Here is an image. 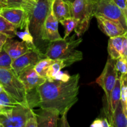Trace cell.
I'll list each match as a JSON object with an SVG mask.
<instances>
[{
    "label": "cell",
    "mask_w": 127,
    "mask_h": 127,
    "mask_svg": "<svg viewBox=\"0 0 127 127\" xmlns=\"http://www.w3.org/2000/svg\"><path fill=\"white\" fill-rule=\"evenodd\" d=\"M18 77L27 91L36 89L47 80V78H42L35 71L34 67L22 71L19 74Z\"/></svg>",
    "instance_id": "obj_13"
},
{
    "label": "cell",
    "mask_w": 127,
    "mask_h": 127,
    "mask_svg": "<svg viewBox=\"0 0 127 127\" xmlns=\"http://www.w3.org/2000/svg\"><path fill=\"white\" fill-rule=\"evenodd\" d=\"M120 98H121V84H120V76H119L117 79L115 86L110 94L109 101L107 104V109L105 113H106L107 117L108 118L107 120L110 125L111 124L112 114L115 111L118 104L120 101Z\"/></svg>",
    "instance_id": "obj_17"
},
{
    "label": "cell",
    "mask_w": 127,
    "mask_h": 127,
    "mask_svg": "<svg viewBox=\"0 0 127 127\" xmlns=\"http://www.w3.org/2000/svg\"><path fill=\"white\" fill-rule=\"evenodd\" d=\"M115 68L121 74H127V60L124 57H120L115 60Z\"/></svg>",
    "instance_id": "obj_28"
},
{
    "label": "cell",
    "mask_w": 127,
    "mask_h": 127,
    "mask_svg": "<svg viewBox=\"0 0 127 127\" xmlns=\"http://www.w3.org/2000/svg\"><path fill=\"white\" fill-rule=\"evenodd\" d=\"M63 1H65V2H69V3H73L74 1V0H63Z\"/></svg>",
    "instance_id": "obj_38"
},
{
    "label": "cell",
    "mask_w": 127,
    "mask_h": 127,
    "mask_svg": "<svg viewBox=\"0 0 127 127\" xmlns=\"http://www.w3.org/2000/svg\"><path fill=\"white\" fill-rule=\"evenodd\" d=\"M51 11L57 21L73 17V5L63 0H52Z\"/></svg>",
    "instance_id": "obj_15"
},
{
    "label": "cell",
    "mask_w": 127,
    "mask_h": 127,
    "mask_svg": "<svg viewBox=\"0 0 127 127\" xmlns=\"http://www.w3.org/2000/svg\"><path fill=\"white\" fill-rule=\"evenodd\" d=\"M35 115L30 105L22 104L11 109L0 110V127H24L27 120Z\"/></svg>",
    "instance_id": "obj_5"
},
{
    "label": "cell",
    "mask_w": 127,
    "mask_h": 127,
    "mask_svg": "<svg viewBox=\"0 0 127 127\" xmlns=\"http://www.w3.org/2000/svg\"><path fill=\"white\" fill-rule=\"evenodd\" d=\"M0 105L2 109H11L22 105V104L17 102L6 92L2 90L0 93Z\"/></svg>",
    "instance_id": "obj_21"
},
{
    "label": "cell",
    "mask_w": 127,
    "mask_h": 127,
    "mask_svg": "<svg viewBox=\"0 0 127 127\" xmlns=\"http://www.w3.org/2000/svg\"><path fill=\"white\" fill-rule=\"evenodd\" d=\"M0 16L20 29H24L29 22L27 13L22 7H1Z\"/></svg>",
    "instance_id": "obj_10"
},
{
    "label": "cell",
    "mask_w": 127,
    "mask_h": 127,
    "mask_svg": "<svg viewBox=\"0 0 127 127\" xmlns=\"http://www.w3.org/2000/svg\"><path fill=\"white\" fill-rule=\"evenodd\" d=\"M94 0H74L73 5V17L78 21L74 32L80 37L88 31L92 17L94 16Z\"/></svg>",
    "instance_id": "obj_6"
},
{
    "label": "cell",
    "mask_w": 127,
    "mask_h": 127,
    "mask_svg": "<svg viewBox=\"0 0 127 127\" xmlns=\"http://www.w3.org/2000/svg\"><path fill=\"white\" fill-rule=\"evenodd\" d=\"M3 49L13 60L32 48L24 41L20 42L13 38H7L3 46Z\"/></svg>",
    "instance_id": "obj_14"
},
{
    "label": "cell",
    "mask_w": 127,
    "mask_h": 127,
    "mask_svg": "<svg viewBox=\"0 0 127 127\" xmlns=\"http://www.w3.org/2000/svg\"><path fill=\"white\" fill-rule=\"evenodd\" d=\"M0 7H6V0H0Z\"/></svg>",
    "instance_id": "obj_37"
},
{
    "label": "cell",
    "mask_w": 127,
    "mask_h": 127,
    "mask_svg": "<svg viewBox=\"0 0 127 127\" xmlns=\"http://www.w3.org/2000/svg\"><path fill=\"white\" fill-rule=\"evenodd\" d=\"M110 126L111 127H127V116L124 112L120 101L113 113Z\"/></svg>",
    "instance_id": "obj_19"
},
{
    "label": "cell",
    "mask_w": 127,
    "mask_h": 127,
    "mask_svg": "<svg viewBox=\"0 0 127 127\" xmlns=\"http://www.w3.org/2000/svg\"><path fill=\"white\" fill-rule=\"evenodd\" d=\"M52 2V0H25L22 7L27 13L29 29L37 48L40 41H42L43 26L51 11Z\"/></svg>",
    "instance_id": "obj_2"
},
{
    "label": "cell",
    "mask_w": 127,
    "mask_h": 127,
    "mask_svg": "<svg viewBox=\"0 0 127 127\" xmlns=\"http://www.w3.org/2000/svg\"><path fill=\"white\" fill-rule=\"evenodd\" d=\"M59 22L62 24V26H64V36L63 37L64 38L69 37V34L71 33L73 30H74L78 24V21L74 17L64 19L60 21Z\"/></svg>",
    "instance_id": "obj_26"
},
{
    "label": "cell",
    "mask_w": 127,
    "mask_h": 127,
    "mask_svg": "<svg viewBox=\"0 0 127 127\" xmlns=\"http://www.w3.org/2000/svg\"><path fill=\"white\" fill-rule=\"evenodd\" d=\"M120 79L121 84L120 102L124 110L127 112V74H121Z\"/></svg>",
    "instance_id": "obj_24"
},
{
    "label": "cell",
    "mask_w": 127,
    "mask_h": 127,
    "mask_svg": "<svg viewBox=\"0 0 127 127\" xmlns=\"http://www.w3.org/2000/svg\"><path fill=\"white\" fill-rule=\"evenodd\" d=\"M38 127H57V121L60 114L54 109H41L39 113H35Z\"/></svg>",
    "instance_id": "obj_16"
},
{
    "label": "cell",
    "mask_w": 127,
    "mask_h": 127,
    "mask_svg": "<svg viewBox=\"0 0 127 127\" xmlns=\"http://www.w3.org/2000/svg\"><path fill=\"white\" fill-rule=\"evenodd\" d=\"M121 57H124L127 60V31L124 33V39L123 41L122 52Z\"/></svg>",
    "instance_id": "obj_34"
},
{
    "label": "cell",
    "mask_w": 127,
    "mask_h": 127,
    "mask_svg": "<svg viewBox=\"0 0 127 127\" xmlns=\"http://www.w3.org/2000/svg\"><path fill=\"white\" fill-rule=\"evenodd\" d=\"M115 63V60L109 57L101 74L96 79L97 84H99L104 91L107 104L109 102L111 92L119 77Z\"/></svg>",
    "instance_id": "obj_8"
},
{
    "label": "cell",
    "mask_w": 127,
    "mask_h": 127,
    "mask_svg": "<svg viewBox=\"0 0 127 127\" xmlns=\"http://www.w3.org/2000/svg\"><path fill=\"white\" fill-rule=\"evenodd\" d=\"M71 76H69L68 73H64L61 71H60L58 73H57L55 74L54 77L53 78L52 81H67L69 79Z\"/></svg>",
    "instance_id": "obj_32"
},
{
    "label": "cell",
    "mask_w": 127,
    "mask_h": 127,
    "mask_svg": "<svg viewBox=\"0 0 127 127\" xmlns=\"http://www.w3.org/2000/svg\"><path fill=\"white\" fill-rule=\"evenodd\" d=\"M100 15L117 22L127 31V20L124 13L113 0L94 1V16Z\"/></svg>",
    "instance_id": "obj_7"
},
{
    "label": "cell",
    "mask_w": 127,
    "mask_h": 127,
    "mask_svg": "<svg viewBox=\"0 0 127 127\" xmlns=\"http://www.w3.org/2000/svg\"><path fill=\"white\" fill-rule=\"evenodd\" d=\"M0 84L5 92L22 104L32 107L29 91L12 69L0 68Z\"/></svg>",
    "instance_id": "obj_4"
},
{
    "label": "cell",
    "mask_w": 127,
    "mask_h": 127,
    "mask_svg": "<svg viewBox=\"0 0 127 127\" xmlns=\"http://www.w3.org/2000/svg\"><path fill=\"white\" fill-rule=\"evenodd\" d=\"M64 67H66V64L63 60H55L54 62L50 66L47 72V80L52 81L55 74Z\"/></svg>",
    "instance_id": "obj_23"
},
{
    "label": "cell",
    "mask_w": 127,
    "mask_h": 127,
    "mask_svg": "<svg viewBox=\"0 0 127 127\" xmlns=\"http://www.w3.org/2000/svg\"><path fill=\"white\" fill-rule=\"evenodd\" d=\"M122 10L127 20V0H113Z\"/></svg>",
    "instance_id": "obj_31"
},
{
    "label": "cell",
    "mask_w": 127,
    "mask_h": 127,
    "mask_svg": "<svg viewBox=\"0 0 127 127\" xmlns=\"http://www.w3.org/2000/svg\"><path fill=\"white\" fill-rule=\"evenodd\" d=\"M17 28L7 20L0 16V33L5 35L7 38H14Z\"/></svg>",
    "instance_id": "obj_20"
},
{
    "label": "cell",
    "mask_w": 127,
    "mask_h": 127,
    "mask_svg": "<svg viewBox=\"0 0 127 127\" xmlns=\"http://www.w3.org/2000/svg\"><path fill=\"white\" fill-rule=\"evenodd\" d=\"M7 37L2 33H0V50L3 48V46L4 45L5 42H6Z\"/></svg>",
    "instance_id": "obj_35"
},
{
    "label": "cell",
    "mask_w": 127,
    "mask_h": 127,
    "mask_svg": "<svg viewBox=\"0 0 127 127\" xmlns=\"http://www.w3.org/2000/svg\"><path fill=\"white\" fill-rule=\"evenodd\" d=\"M2 90H3V89H2V86H1V84H0V93H1Z\"/></svg>",
    "instance_id": "obj_39"
},
{
    "label": "cell",
    "mask_w": 127,
    "mask_h": 127,
    "mask_svg": "<svg viewBox=\"0 0 127 127\" xmlns=\"http://www.w3.org/2000/svg\"><path fill=\"white\" fill-rule=\"evenodd\" d=\"M1 7H0V10H1Z\"/></svg>",
    "instance_id": "obj_41"
},
{
    "label": "cell",
    "mask_w": 127,
    "mask_h": 127,
    "mask_svg": "<svg viewBox=\"0 0 127 127\" xmlns=\"http://www.w3.org/2000/svg\"><path fill=\"white\" fill-rule=\"evenodd\" d=\"M12 59L11 57L2 48L0 50V68L12 69Z\"/></svg>",
    "instance_id": "obj_27"
},
{
    "label": "cell",
    "mask_w": 127,
    "mask_h": 127,
    "mask_svg": "<svg viewBox=\"0 0 127 127\" xmlns=\"http://www.w3.org/2000/svg\"><path fill=\"white\" fill-rule=\"evenodd\" d=\"M54 61L55 60L49 58H42L35 65V70L41 77L47 78V72L48 68L54 62Z\"/></svg>",
    "instance_id": "obj_22"
},
{
    "label": "cell",
    "mask_w": 127,
    "mask_h": 127,
    "mask_svg": "<svg viewBox=\"0 0 127 127\" xmlns=\"http://www.w3.org/2000/svg\"><path fill=\"white\" fill-rule=\"evenodd\" d=\"M79 74L71 76L67 81L46 80L36 88L41 109H54L60 115L68 114L78 100Z\"/></svg>",
    "instance_id": "obj_1"
},
{
    "label": "cell",
    "mask_w": 127,
    "mask_h": 127,
    "mask_svg": "<svg viewBox=\"0 0 127 127\" xmlns=\"http://www.w3.org/2000/svg\"><path fill=\"white\" fill-rule=\"evenodd\" d=\"M44 54L38 49H31L26 53L13 60L12 62V69L17 75L22 71L27 68L34 67L35 65L42 59Z\"/></svg>",
    "instance_id": "obj_9"
},
{
    "label": "cell",
    "mask_w": 127,
    "mask_h": 127,
    "mask_svg": "<svg viewBox=\"0 0 127 127\" xmlns=\"http://www.w3.org/2000/svg\"><path fill=\"white\" fill-rule=\"evenodd\" d=\"M66 115L67 114H64L62 115V117L61 119V126L62 127H69V124L67 122V119H66Z\"/></svg>",
    "instance_id": "obj_36"
},
{
    "label": "cell",
    "mask_w": 127,
    "mask_h": 127,
    "mask_svg": "<svg viewBox=\"0 0 127 127\" xmlns=\"http://www.w3.org/2000/svg\"><path fill=\"white\" fill-rule=\"evenodd\" d=\"M25 0H6V7H22Z\"/></svg>",
    "instance_id": "obj_30"
},
{
    "label": "cell",
    "mask_w": 127,
    "mask_h": 127,
    "mask_svg": "<svg viewBox=\"0 0 127 127\" xmlns=\"http://www.w3.org/2000/svg\"><path fill=\"white\" fill-rule=\"evenodd\" d=\"M24 127H38L36 115L31 117L26 122Z\"/></svg>",
    "instance_id": "obj_33"
},
{
    "label": "cell",
    "mask_w": 127,
    "mask_h": 127,
    "mask_svg": "<svg viewBox=\"0 0 127 127\" xmlns=\"http://www.w3.org/2000/svg\"><path fill=\"white\" fill-rule=\"evenodd\" d=\"M2 109V107L1 106V105H0V110H1V109Z\"/></svg>",
    "instance_id": "obj_40"
},
{
    "label": "cell",
    "mask_w": 127,
    "mask_h": 127,
    "mask_svg": "<svg viewBox=\"0 0 127 127\" xmlns=\"http://www.w3.org/2000/svg\"><path fill=\"white\" fill-rule=\"evenodd\" d=\"M124 39V34L110 37L108 43L107 51L109 57L112 59L116 60L121 57Z\"/></svg>",
    "instance_id": "obj_18"
},
{
    "label": "cell",
    "mask_w": 127,
    "mask_h": 127,
    "mask_svg": "<svg viewBox=\"0 0 127 127\" xmlns=\"http://www.w3.org/2000/svg\"><path fill=\"white\" fill-rule=\"evenodd\" d=\"M100 31L109 37L124 35L126 31L117 22L100 16L94 15Z\"/></svg>",
    "instance_id": "obj_12"
},
{
    "label": "cell",
    "mask_w": 127,
    "mask_h": 127,
    "mask_svg": "<svg viewBox=\"0 0 127 127\" xmlns=\"http://www.w3.org/2000/svg\"><path fill=\"white\" fill-rule=\"evenodd\" d=\"M58 21L53 16L52 11L48 14L45 21L42 33V41L49 42L62 39V37L58 32Z\"/></svg>",
    "instance_id": "obj_11"
},
{
    "label": "cell",
    "mask_w": 127,
    "mask_h": 127,
    "mask_svg": "<svg viewBox=\"0 0 127 127\" xmlns=\"http://www.w3.org/2000/svg\"><path fill=\"white\" fill-rule=\"evenodd\" d=\"M91 127H111L107 119H97L91 125Z\"/></svg>",
    "instance_id": "obj_29"
},
{
    "label": "cell",
    "mask_w": 127,
    "mask_h": 127,
    "mask_svg": "<svg viewBox=\"0 0 127 127\" xmlns=\"http://www.w3.org/2000/svg\"><path fill=\"white\" fill-rule=\"evenodd\" d=\"M24 29L25 30L24 32H18V31H17L16 36H18L22 40V41L26 42L32 49H38L35 45L33 37H32L31 32H30L29 29V22L26 24Z\"/></svg>",
    "instance_id": "obj_25"
},
{
    "label": "cell",
    "mask_w": 127,
    "mask_h": 127,
    "mask_svg": "<svg viewBox=\"0 0 127 127\" xmlns=\"http://www.w3.org/2000/svg\"><path fill=\"white\" fill-rule=\"evenodd\" d=\"M75 35L76 33L70 37L50 42L44 57L52 60H62L66 66L82 60L83 53L76 48L81 43L83 39L81 38L75 39Z\"/></svg>",
    "instance_id": "obj_3"
}]
</instances>
